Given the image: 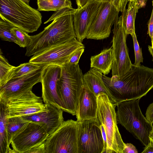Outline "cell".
I'll return each mask as SVG.
<instances>
[{
    "label": "cell",
    "mask_w": 153,
    "mask_h": 153,
    "mask_svg": "<svg viewBox=\"0 0 153 153\" xmlns=\"http://www.w3.org/2000/svg\"><path fill=\"white\" fill-rule=\"evenodd\" d=\"M77 9L66 7L56 11L46 21L53 22L39 33L30 36L25 55L36 54L51 47L76 38L73 25V14Z\"/></svg>",
    "instance_id": "obj_1"
},
{
    "label": "cell",
    "mask_w": 153,
    "mask_h": 153,
    "mask_svg": "<svg viewBox=\"0 0 153 153\" xmlns=\"http://www.w3.org/2000/svg\"><path fill=\"white\" fill-rule=\"evenodd\" d=\"M104 83L117 103L140 99L153 88V68L132 64L123 75L102 76Z\"/></svg>",
    "instance_id": "obj_2"
},
{
    "label": "cell",
    "mask_w": 153,
    "mask_h": 153,
    "mask_svg": "<svg viewBox=\"0 0 153 153\" xmlns=\"http://www.w3.org/2000/svg\"><path fill=\"white\" fill-rule=\"evenodd\" d=\"M140 99L117 103L116 118L117 123L146 146L149 142V134L153 126L142 113L139 105Z\"/></svg>",
    "instance_id": "obj_3"
},
{
    "label": "cell",
    "mask_w": 153,
    "mask_h": 153,
    "mask_svg": "<svg viewBox=\"0 0 153 153\" xmlns=\"http://www.w3.org/2000/svg\"><path fill=\"white\" fill-rule=\"evenodd\" d=\"M61 67L56 91L63 111L76 114L79 95L84 85L83 76L78 64L67 63Z\"/></svg>",
    "instance_id": "obj_4"
},
{
    "label": "cell",
    "mask_w": 153,
    "mask_h": 153,
    "mask_svg": "<svg viewBox=\"0 0 153 153\" xmlns=\"http://www.w3.org/2000/svg\"><path fill=\"white\" fill-rule=\"evenodd\" d=\"M0 18L27 33L37 31L42 22L39 10L21 0H0Z\"/></svg>",
    "instance_id": "obj_5"
},
{
    "label": "cell",
    "mask_w": 153,
    "mask_h": 153,
    "mask_svg": "<svg viewBox=\"0 0 153 153\" xmlns=\"http://www.w3.org/2000/svg\"><path fill=\"white\" fill-rule=\"evenodd\" d=\"M97 97V118L104 129L107 137L106 153H123L125 143L117 125L116 105L112 102L105 93L100 94Z\"/></svg>",
    "instance_id": "obj_6"
},
{
    "label": "cell",
    "mask_w": 153,
    "mask_h": 153,
    "mask_svg": "<svg viewBox=\"0 0 153 153\" xmlns=\"http://www.w3.org/2000/svg\"><path fill=\"white\" fill-rule=\"evenodd\" d=\"M42 97L32 91L0 100V108L6 118L31 115L47 110Z\"/></svg>",
    "instance_id": "obj_7"
},
{
    "label": "cell",
    "mask_w": 153,
    "mask_h": 153,
    "mask_svg": "<svg viewBox=\"0 0 153 153\" xmlns=\"http://www.w3.org/2000/svg\"><path fill=\"white\" fill-rule=\"evenodd\" d=\"M78 124L72 120L64 121L45 142L46 153H77Z\"/></svg>",
    "instance_id": "obj_8"
},
{
    "label": "cell",
    "mask_w": 153,
    "mask_h": 153,
    "mask_svg": "<svg viewBox=\"0 0 153 153\" xmlns=\"http://www.w3.org/2000/svg\"><path fill=\"white\" fill-rule=\"evenodd\" d=\"M49 135L44 123L29 121L14 133L11 144L14 153H26L45 142Z\"/></svg>",
    "instance_id": "obj_9"
},
{
    "label": "cell",
    "mask_w": 153,
    "mask_h": 153,
    "mask_svg": "<svg viewBox=\"0 0 153 153\" xmlns=\"http://www.w3.org/2000/svg\"><path fill=\"white\" fill-rule=\"evenodd\" d=\"M112 46L113 63L112 76H121L129 71L132 64L130 59L126 44L127 34L122 25L121 15L118 16L114 24Z\"/></svg>",
    "instance_id": "obj_10"
},
{
    "label": "cell",
    "mask_w": 153,
    "mask_h": 153,
    "mask_svg": "<svg viewBox=\"0 0 153 153\" xmlns=\"http://www.w3.org/2000/svg\"><path fill=\"white\" fill-rule=\"evenodd\" d=\"M98 118L79 122L77 153H102L104 141Z\"/></svg>",
    "instance_id": "obj_11"
},
{
    "label": "cell",
    "mask_w": 153,
    "mask_h": 153,
    "mask_svg": "<svg viewBox=\"0 0 153 153\" xmlns=\"http://www.w3.org/2000/svg\"><path fill=\"white\" fill-rule=\"evenodd\" d=\"M84 47L82 42L74 38L33 55L29 62L41 66L54 65L62 67L68 63L76 51Z\"/></svg>",
    "instance_id": "obj_12"
},
{
    "label": "cell",
    "mask_w": 153,
    "mask_h": 153,
    "mask_svg": "<svg viewBox=\"0 0 153 153\" xmlns=\"http://www.w3.org/2000/svg\"><path fill=\"white\" fill-rule=\"evenodd\" d=\"M119 12L111 4L107 2H101L86 38L100 40L108 37L112 26L118 16Z\"/></svg>",
    "instance_id": "obj_13"
},
{
    "label": "cell",
    "mask_w": 153,
    "mask_h": 153,
    "mask_svg": "<svg viewBox=\"0 0 153 153\" xmlns=\"http://www.w3.org/2000/svg\"><path fill=\"white\" fill-rule=\"evenodd\" d=\"M45 66L21 77L9 80L0 88V100L32 91L36 84L41 82L42 74Z\"/></svg>",
    "instance_id": "obj_14"
},
{
    "label": "cell",
    "mask_w": 153,
    "mask_h": 153,
    "mask_svg": "<svg viewBox=\"0 0 153 153\" xmlns=\"http://www.w3.org/2000/svg\"><path fill=\"white\" fill-rule=\"evenodd\" d=\"M61 72V67L50 65L44 67L42 74V98L45 104H50L63 111L61 102L57 93V82Z\"/></svg>",
    "instance_id": "obj_15"
},
{
    "label": "cell",
    "mask_w": 153,
    "mask_h": 153,
    "mask_svg": "<svg viewBox=\"0 0 153 153\" xmlns=\"http://www.w3.org/2000/svg\"><path fill=\"white\" fill-rule=\"evenodd\" d=\"M101 2L92 0L73 14V25L77 40L82 43L86 38Z\"/></svg>",
    "instance_id": "obj_16"
},
{
    "label": "cell",
    "mask_w": 153,
    "mask_h": 153,
    "mask_svg": "<svg viewBox=\"0 0 153 153\" xmlns=\"http://www.w3.org/2000/svg\"><path fill=\"white\" fill-rule=\"evenodd\" d=\"M97 97L84 84L78 97L75 115L78 122L97 118Z\"/></svg>",
    "instance_id": "obj_17"
},
{
    "label": "cell",
    "mask_w": 153,
    "mask_h": 153,
    "mask_svg": "<svg viewBox=\"0 0 153 153\" xmlns=\"http://www.w3.org/2000/svg\"><path fill=\"white\" fill-rule=\"evenodd\" d=\"M47 110L30 115L22 117L30 121L42 122L46 126L49 135L55 131L64 122L61 109L50 104H45Z\"/></svg>",
    "instance_id": "obj_18"
},
{
    "label": "cell",
    "mask_w": 153,
    "mask_h": 153,
    "mask_svg": "<svg viewBox=\"0 0 153 153\" xmlns=\"http://www.w3.org/2000/svg\"><path fill=\"white\" fill-rule=\"evenodd\" d=\"M102 73L97 70L91 68L83 75L84 84L97 97L100 94L107 95L111 101L116 105L117 103L105 85L102 78Z\"/></svg>",
    "instance_id": "obj_19"
},
{
    "label": "cell",
    "mask_w": 153,
    "mask_h": 153,
    "mask_svg": "<svg viewBox=\"0 0 153 153\" xmlns=\"http://www.w3.org/2000/svg\"><path fill=\"white\" fill-rule=\"evenodd\" d=\"M113 63L112 47L103 49L99 54L91 58V67L94 68L104 75L109 74L111 70Z\"/></svg>",
    "instance_id": "obj_20"
},
{
    "label": "cell",
    "mask_w": 153,
    "mask_h": 153,
    "mask_svg": "<svg viewBox=\"0 0 153 153\" xmlns=\"http://www.w3.org/2000/svg\"><path fill=\"white\" fill-rule=\"evenodd\" d=\"M128 2L127 9L122 12V25L126 33L132 36L135 33V20L138 10L136 7V2Z\"/></svg>",
    "instance_id": "obj_21"
},
{
    "label": "cell",
    "mask_w": 153,
    "mask_h": 153,
    "mask_svg": "<svg viewBox=\"0 0 153 153\" xmlns=\"http://www.w3.org/2000/svg\"><path fill=\"white\" fill-rule=\"evenodd\" d=\"M39 11H56L66 7H72L70 0H37Z\"/></svg>",
    "instance_id": "obj_22"
},
{
    "label": "cell",
    "mask_w": 153,
    "mask_h": 153,
    "mask_svg": "<svg viewBox=\"0 0 153 153\" xmlns=\"http://www.w3.org/2000/svg\"><path fill=\"white\" fill-rule=\"evenodd\" d=\"M42 66L29 62L21 64L17 67L14 66L8 75L6 83L10 79L21 77L34 71Z\"/></svg>",
    "instance_id": "obj_23"
},
{
    "label": "cell",
    "mask_w": 153,
    "mask_h": 153,
    "mask_svg": "<svg viewBox=\"0 0 153 153\" xmlns=\"http://www.w3.org/2000/svg\"><path fill=\"white\" fill-rule=\"evenodd\" d=\"M0 153H14L10 147L6 126V118L0 109Z\"/></svg>",
    "instance_id": "obj_24"
},
{
    "label": "cell",
    "mask_w": 153,
    "mask_h": 153,
    "mask_svg": "<svg viewBox=\"0 0 153 153\" xmlns=\"http://www.w3.org/2000/svg\"><path fill=\"white\" fill-rule=\"evenodd\" d=\"M29 121L22 117L6 118V126L10 145L11 144V138L14 133Z\"/></svg>",
    "instance_id": "obj_25"
},
{
    "label": "cell",
    "mask_w": 153,
    "mask_h": 153,
    "mask_svg": "<svg viewBox=\"0 0 153 153\" xmlns=\"http://www.w3.org/2000/svg\"><path fill=\"white\" fill-rule=\"evenodd\" d=\"M14 27L10 23L0 18V38L1 40L17 44V42L11 31V29Z\"/></svg>",
    "instance_id": "obj_26"
},
{
    "label": "cell",
    "mask_w": 153,
    "mask_h": 153,
    "mask_svg": "<svg viewBox=\"0 0 153 153\" xmlns=\"http://www.w3.org/2000/svg\"><path fill=\"white\" fill-rule=\"evenodd\" d=\"M17 42V44L20 47L27 48L31 41L30 36L27 33L18 27H14L11 30Z\"/></svg>",
    "instance_id": "obj_27"
},
{
    "label": "cell",
    "mask_w": 153,
    "mask_h": 153,
    "mask_svg": "<svg viewBox=\"0 0 153 153\" xmlns=\"http://www.w3.org/2000/svg\"><path fill=\"white\" fill-rule=\"evenodd\" d=\"M14 67L10 65L7 59L0 53V88L5 85L7 82L8 75L11 70Z\"/></svg>",
    "instance_id": "obj_28"
},
{
    "label": "cell",
    "mask_w": 153,
    "mask_h": 153,
    "mask_svg": "<svg viewBox=\"0 0 153 153\" xmlns=\"http://www.w3.org/2000/svg\"><path fill=\"white\" fill-rule=\"evenodd\" d=\"M134 44L135 60L134 65L136 66L141 65L140 63L143 62L141 48H140L137 40L136 33L132 36Z\"/></svg>",
    "instance_id": "obj_29"
},
{
    "label": "cell",
    "mask_w": 153,
    "mask_h": 153,
    "mask_svg": "<svg viewBox=\"0 0 153 153\" xmlns=\"http://www.w3.org/2000/svg\"><path fill=\"white\" fill-rule=\"evenodd\" d=\"M85 47L80 48L71 56L67 63L72 64H78L80 58L84 52Z\"/></svg>",
    "instance_id": "obj_30"
},
{
    "label": "cell",
    "mask_w": 153,
    "mask_h": 153,
    "mask_svg": "<svg viewBox=\"0 0 153 153\" xmlns=\"http://www.w3.org/2000/svg\"><path fill=\"white\" fill-rule=\"evenodd\" d=\"M99 2H107L114 6L120 11L121 12L123 0H95Z\"/></svg>",
    "instance_id": "obj_31"
},
{
    "label": "cell",
    "mask_w": 153,
    "mask_h": 153,
    "mask_svg": "<svg viewBox=\"0 0 153 153\" xmlns=\"http://www.w3.org/2000/svg\"><path fill=\"white\" fill-rule=\"evenodd\" d=\"M146 118L152 124L153 123V102L149 105L145 114Z\"/></svg>",
    "instance_id": "obj_32"
},
{
    "label": "cell",
    "mask_w": 153,
    "mask_h": 153,
    "mask_svg": "<svg viewBox=\"0 0 153 153\" xmlns=\"http://www.w3.org/2000/svg\"><path fill=\"white\" fill-rule=\"evenodd\" d=\"M26 153H46L45 142L34 147Z\"/></svg>",
    "instance_id": "obj_33"
},
{
    "label": "cell",
    "mask_w": 153,
    "mask_h": 153,
    "mask_svg": "<svg viewBox=\"0 0 153 153\" xmlns=\"http://www.w3.org/2000/svg\"><path fill=\"white\" fill-rule=\"evenodd\" d=\"M138 152L135 146L131 143H125L123 153H137Z\"/></svg>",
    "instance_id": "obj_34"
},
{
    "label": "cell",
    "mask_w": 153,
    "mask_h": 153,
    "mask_svg": "<svg viewBox=\"0 0 153 153\" xmlns=\"http://www.w3.org/2000/svg\"><path fill=\"white\" fill-rule=\"evenodd\" d=\"M147 34L149 35L152 41L153 38V8L150 19L148 24Z\"/></svg>",
    "instance_id": "obj_35"
},
{
    "label": "cell",
    "mask_w": 153,
    "mask_h": 153,
    "mask_svg": "<svg viewBox=\"0 0 153 153\" xmlns=\"http://www.w3.org/2000/svg\"><path fill=\"white\" fill-rule=\"evenodd\" d=\"M100 126L104 144V149L102 152V153H106L107 147V137L104 129L103 126L101 124Z\"/></svg>",
    "instance_id": "obj_36"
},
{
    "label": "cell",
    "mask_w": 153,
    "mask_h": 153,
    "mask_svg": "<svg viewBox=\"0 0 153 153\" xmlns=\"http://www.w3.org/2000/svg\"><path fill=\"white\" fill-rule=\"evenodd\" d=\"M142 153H153V142L150 141L149 144L144 148Z\"/></svg>",
    "instance_id": "obj_37"
},
{
    "label": "cell",
    "mask_w": 153,
    "mask_h": 153,
    "mask_svg": "<svg viewBox=\"0 0 153 153\" xmlns=\"http://www.w3.org/2000/svg\"><path fill=\"white\" fill-rule=\"evenodd\" d=\"M92 0H76L78 9H79L91 1Z\"/></svg>",
    "instance_id": "obj_38"
},
{
    "label": "cell",
    "mask_w": 153,
    "mask_h": 153,
    "mask_svg": "<svg viewBox=\"0 0 153 153\" xmlns=\"http://www.w3.org/2000/svg\"><path fill=\"white\" fill-rule=\"evenodd\" d=\"M147 0H138L136 2L137 9H139L144 7L146 4Z\"/></svg>",
    "instance_id": "obj_39"
},
{
    "label": "cell",
    "mask_w": 153,
    "mask_h": 153,
    "mask_svg": "<svg viewBox=\"0 0 153 153\" xmlns=\"http://www.w3.org/2000/svg\"><path fill=\"white\" fill-rule=\"evenodd\" d=\"M128 0H123L121 7V10L123 11L126 9V6Z\"/></svg>",
    "instance_id": "obj_40"
},
{
    "label": "cell",
    "mask_w": 153,
    "mask_h": 153,
    "mask_svg": "<svg viewBox=\"0 0 153 153\" xmlns=\"http://www.w3.org/2000/svg\"><path fill=\"white\" fill-rule=\"evenodd\" d=\"M148 51L152 57V61H153V48L152 46L149 45L148 46Z\"/></svg>",
    "instance_id": "obj_41"
},
{
    "label": "cell",
    "mask_w": 153,
    "mask_h": 153,
    "mask_svg": "<svg viewBox=\"0 0 153 153\" xmlns=\"http://www.w3.org/2000/svg\"><path fill=\"white\" fill-rule=\"evenodd\" d=\"M149 140L153 142V128L149 134Z\"/></svg>",
    "instance_id": "obj_42"
},
{
    "label": "cell",
    "mask_w": 153,
    "mask_h": 153,
    "mask_svg": "<svg viewBox=\"0 0 153 153\" xmlns=\"http://www.w3.org/2000/svg\"><path fill=\"white\" fill-rule=\"evenodd\" d=\"M24 2L29 5V3L30 0H21Z\"/></svg>",
    "instance_id": "obj_43"
},
{
    "label": "cell",
    "mask_w": 153,
    "mask_h": 153,
    "mask_svg": "<svg viewBox=\"0 0 153 153\" xmlns=\"http://www.w3.org/2000/svg\"><path fill=\"white\" fill-rule=\"evenodd\" d=\"M152 5H153V0L152 1ZM151 43H152V48H153V38L152 40L151 41Z\"/></svg>",
    "instance_id": "obj_44"
},
{
    "label": "cell",
    "mask_w": 153,
    "mask_h": 153,
    "mask_svg": "<svg viewBox=\"0 0 153 153\" xmlns=\"http://www.w3.org/2000/svg\"><path fill=\"white\" fill-rule=\"evenodd\" d=\"M137 0H128V1H135L136 2L137 1Z\"/></svg>",
    "instance_id": "obj_45"
}]
</instances>
